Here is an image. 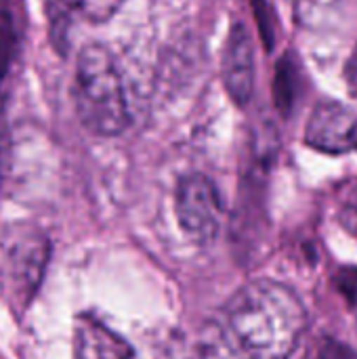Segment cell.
I'll return each instance as SVG.
<instances>
[{"mask_svg": "<svg viewBox=\"0 0 357 359\" xmlns=\"http://www.w3.org/2000/svg\"><path fill=\"white\" fill-rule=\"evenodd\" d=\"M227 318L231 337L252 359H288L307 326L301 299L274 280H257L240 288Z\"/></svg>", "mask_w": 357, "mask_h": 359, "instance_id": "cell-1", "label": "cell"}, {"mask_svg": "<svg viewBox=\"0 0 357 359\" xmlns=\"http://www.w3.org/2000/svg\"><path fill=\"white\" fill-rule=\"evenodd\" d=\"M74 107L80 124L99 137L122 135L130 124L120 69L107 46L99 42H90L78 53Z\"/></svg>", "mask_w": 357, "mask_h": 359, "instance_id": "cell-2", "label": "cell"}, {"mask_svg": "<svg viewBox=\"0 0 357 359\" xmlns=\"http://www.w3.org/2000/svg\"><path fill=\"white\" fill-rule=\"evenodd\" d=\"M21 27H23L21 2L2 0L0 2V80L6 76L8 65L19 48Z\"/></svg>", "mask_w": 357, "mask_h": 359, "instance_id": "cell-9", "label": "cell"}, {"mask_svg": "<svg viewBox=\"0 0 357 359\" xmlns=\"http://www.w3.org/2000/svg\"><path fill=\"white\" fill-rule=\"evenodd\" d=\"M250 4H252L257 29H259V36H261L265 50H274V46H276V23H274L271 4H269V0H250Z\"/></svg>", "mask_w": 357, "mask_h": 359, "instance_id": "cell-11", "label": "cell"}, {"mask_svg": "<svg viewBox=\"0 0 357 359\" xmlns=\"http://www.w3.org/2000/svg\"><path fill=\"white\" fill-rule=\"evenodd\" d=\"M11 276L27 290H34L40 282L44 263H46V244L44 240H19L15 248H8Z\"/></svg>", "mask_w": 357, "mask_h": 359, "instance_id": "cell-8", "label": "cell"}, {"mask_svg": "<svg viewBox=\"0 0 357 359\" xmlns=\"http://www.w3.org/2000/svg\"><path fill=\"white\" fill-rule=\"evenodd\" d=\"M356 151H357V135H356Z\"/></svg>", "mask_w": 357, "mask_h": 359, "instance_id": "cell-16", "label": "cell"}, {"mask_svg": "<svg viewBox=\"0 0 357 359\" xmlns=\"http://www.w3.org/2000/svg\"><path fill=\"white\" fill-rule=\"evenodd\" d=\"M337 286L341 294L357 307V267H345L337 273Z\"/></svg>", "mask_w": 357, "mask_h": 359, "instance_id": "cell-14", "label": "cell"}, {"mask_svg": "<svg viewBox=\"0 0 357 359\" xmlns=\"http://www.w3.org/2000/svg\"><path fill=\"white\" fill-rule=\"evenodd\" d=\"M357 114L339 101H322L309 116L305 143L326 154H347L356 149Z\"/></svg>", "mask_w": 357, "mask_h": 359, "instance_id": "cell-5", "label": "cell"}, {"mask_svg": "<svg viewBox=\"0 0 357 359\" xmlns=\"http://www.w3.org/2000/svg\"><path fill=\"white\" fill-rule=\"evenodd\" d=\"M309 359H356V355L351 353V349L347 345L332 341V339H324L314 347V351L309 353Z\"/></svg>", "mask_w": 357, "mask_h": 359, "instance_id": "cell-13", "label": "cell"}, {"mask_svg": "<svg viewBox=\"0 0 357 359\" xmlns=\"http://www.w3.org/2000/svg\"><path fill=\"white\" fill-rule=\"evenodd\" d=\"M74 4L86 21L105 23L120 11L124 0H74Z\"/></svg>", "mask_w": 357, "mask_h": 359, "instance_id": "cell-10", "label": "cell"}, {"mask_svg": "<svg viewBox=\"0 0 357 359\" xmlns=\"http://www.w3.org/2000/svg\"><path fill=\"white\" fill-rule=\"evenodd\" d=\"M0 2H2V0H0Z\"/></svg>", "mask_w": 357, "mask_h": 359, "instance_id": "cell-17", "label": "cell"}, {"mask_svg": "<svg viewBox=\"0 0 357 359\" xmlns=\"http://www.w3.org/2000/svg\"><path fill=\"white\" fill-rule=\"evenodd\" d=\"M76 359H133V347L109 326L90 313L76 320L74 328Z\"/></svg>", "mask_w": 357, "mask_h": 359, "instance_id": "cell-6", "label": "cell"}, {"mask_svg": "<svg viewBox=\"0 0 357 359\" xmlns=\"http://www.w3.org/2000/svg\"><path fill=\"white\" fill-rule=\"evenodd\" d=\"M347 86H349V93L357 97V46L347 63Z\"/></svg>", "mask_w": 357, "mask_h": 359, "instance_id": "cell-15", "label": "cell"}, {"mask_svg": "<svg viewBox=\"0 0 357 359\" xmlns=\"http://www.w3.org/2000/svg\"><path fill=\"white\" fill-rule=\"evenodd\" d=\"M175 210L181 229L200 244L213 242L223 225L225 206L217 185L200 172L179 181L175 194Z\"/></svg>", "mask_w": 357, "mask_h": 359, "instance_id": "cell-3", "label": "cell"}, {"mask_svg": "<svg viewBox=\"0 0 357 359\" xmlns=\"http://www.w3.org/2000/svg\"><path fill=\"white\" fill-rule=\"evenodd\" d=\"M271 90H274V105L282 116H290L299 103L301 90H303V69H301V61L292 50H286L274 69V82H271Z\"/></svg>", "mask_w": 357, "mask_h": 359, "instance_id": "cell-7", "label": "cell"}, {"mask_svg": "<svg viewBox=\"0 0 357 359\" xmlns=\"http://www.w3.org/2000/svg\"><path fill=\"white\" fill-rule=\"evenodd\" d=\"M202 359H252L240 345L238 341L234 339H227V337H221V339H215L210 343L204 345V351H202Z\"/></svg>", "mask_w": 357, "mask_h": 359, "instance_id": "cell-12", "label": "cell"}, {"mask_svg": "<svg viewBox=\"0 0 357 359\" xmlns=\"http://www.w3.org/2000/svg\"><path fill=\"white\" fill-rule=\"evenodd\" d=\"M221 76L227 95L238 107H246L255 93L257 67H255V44L248 27L242 21H234L225 40Z\"/></svg>", "mask_w": 357, "mask_h": 359, "instance_id": "cell-4", "label": "cell"}]
</instances>
